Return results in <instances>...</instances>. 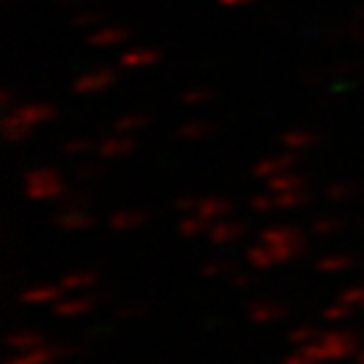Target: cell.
Listing matches in <instances>:
<instances>
[{"instance_id":"obj_4","label":"cell","mask_w":364,"mask_h":364,"mask_svg":"<svg viewBox=\"0 0 364 364\" xmlns=\"http://www.w3.org/2000/svg\"><path fill=\"white\" fill-rule=\"evenodd\" d=\"M84 351V346H41L36 351H25V353H9V359L3 364H54L60 359H68V356H76V353Z\"/></svg>"},{"instance_id":"obj_26","label":"cell","mask_w":364,"mask_h":364,"mask_svg":"<svg viewBox=\"0 0 364 364\" xmlns=\"http://www.w3.org/2000/svg\"><path fill=\"white\" fill-rule=\"evenodd\" d=\"M356 259L348 257V254H329V257H321V259H316V270L318 273H329V275H338V273H346V270H351Z\"/></svg>"},{"instance_id":"obj_3","label":"cell","mask_w":364,"mask_h":364,"mask_svg":"<svg viewBox=\"0 0 364 364\" xmlns=\"http://www.w3.org/2000/svg\"><path fill=\"white\" fill-rule=\"evenodd\" d=\"M68 183L57 168H33L25 173V197L33 203H60Z\"/></svg>"},{"instance_id":"obj_1","label":"cell","mask_w":364,"mask_h":364,"mask_svg":"<svg viewBox=\"0 0 364 364\" xmlns=\"http://www.w3.org/2000/svg\"><path fill=\"white\" fill-rule=\"evenodd\" d=\"M297 351H302L305 356H311V359L321 364L346 362L351 356H359L362 338H359V332H351V329H332V332H321L318 340H313V343L302 346Z\"/></svg>"},{"instance_id":"obj_21","label":"cell","mask_w":364,"mask_h":364,"mask_svg":"<svg viewBox=\"0 0 364 364\" xmlns=\"http://www.w3.org/2000/svg\"><path fill=\"white\" fill-rule=\"evenodd\" d=\"M246 262H248V267H254V270H273V267H278L275 254L270 251V246H264L262 240H257L254 246L246 248Z\"/></svg>"},{"instance_id":"obj_31","label":"cell","mask_w":364,"mask_h":364,"mask_svg":"<svg viewBox=\"0 0 364 364\" xmlns=\"http://www.w3.org/2000/svg\"><path fill=\"white\" fill-rule=\"evenodd\" d=\"M275 195V192H273ZM311 203V192H305V189H297V192H281V195H275V205L278 210H294V208H302V205H308Z\"/></svg>"},{"instance_id":"obj_43","label":"cell","mask_w":364,"mask_h":364,"mask_svg":"<svg viewBox=\"0 0 364 364\" xmlns=\"http://www.w3.org/2000/svg\"><path fill=\"white\" fill-rule=\"evenodd\" d=\"M197 208H200V197H178L176 200L178 213H197Z\"/></svg>"},{"instance_id":"obj_24","label":"cell","mask_w":364,"mask_h":364,"mask_svg":"<svg viewBox=\"0 0 364 364\" xmlns=\"http://www.w3.org/2000/svg\"><path fill=\"white\" fill-rule=\"evenodd\" d=\"M210 227H213V221H208L200 213H181L176 230H178L181 237H200V235H208Z\"/></svg>"},{"instance_id":"obj_22","label":"cell","mask_w":364,"mask_h":364,"mask_svg":"<svg viewBox=\"0 0 364 364\" xmlns=\"http://www.w3.org/2000/svg\"><path fill=\"white\" fill-rule=\"evenodd\" d=\"M267 183V192H275V195H281V192H297V189H305L308 186V176H302V173H281V176H275L270 178Z\"/></svg>"},{"instance_id":"obj_32","label":"cell","mask_w":364,"mask_h":364,"mask_svg":"<svg viewBox=\"0 0 364 364\" xmlns=\"http://www.w3.org/2000/svg\"><path fill=\"white\" fill-rule=\"evenodd\" d=\"M346 230V219L343 216H318L311 221V232L313 235H338Z\"/></svg>"},{"instance_id":"obj_8","label":"cell","mask_w":364,"mask_h":364,"mask_svg":"<svg viewBox=\"0 0 364 364\" xmlns=\"http://www.w3.org/2000/svg\"><path fill=\"white\" fill-rule=\"evenodd\" d=\"M100 294H81V297H63L54 305V316L57 318H81V316H90L97 305H100Z\"/></svg>"},{"instance_id":"obj_39","label":"cell","mask_w":364,"mask_h":364,"mask_svg":"<svg viewBox=\"0 0 364 364\" xmlns=\"http://www.w3.org/2000/svg\"><path fill=\"white\" fill-rule=\"evenodd\" d=\"M248 205H251V210H254V213H273V210H278L273 192H264V195H254Z\"/></svg>"},{"instance_id":"obj_45","label":"cell","mask_w":364,"mask_h":364,"mask_svg":"<svg viewBox=\"0 0 364 364\" xmlns=\"http://www.w3.org/2000/svg\"><path fill=\"white\" fill-rule=\"evenodd\" d=\"M105 335H111V326H105V324L84 329V340H100V338H105Z\"/></svg>"},{"instance_id":"obj_51","label":"cell","mask_w":364,"mask_h":364,"mask_svg":"<svg viewBox=\"0 0 364 364\" xmlns=\"http://www.w3.org/2000/svg\"><path fill=\"white\" fill-rule=\"evenodd\" d=\"M356 364H364V351H359V356H356Z\"/></svg>"},{"instance_id":"obj_35","label":"cell","mask_w":364,"mask_h":364,"mask_svg":"<svg viewBox=\"0 0 364 364\" xmlns=\"http://www.w3.org/2000/svg\"><path fill=\"white\" fill-rule=\"evenodd\" d=\"M149 313V305L146 302H127V305H119L114 311V318L117 321H138Z\"/></svg>"},{"instance_id":"obj_2","label":"cell","mask_w":364,"mask_h":364,"mask_svg":"<svg viewBox=\"0 0 364 364\" xmlns=\"http://www.w3.org/2000/svg\"><path fill=\"white\" fill-rule=\"evenodd\" d=\"M259 240L264 246H270L275 254L278 264H289V262L299 259L305 254V232L299 230L297 224H270L259 232Z\"/></svg>"},{"instance_id":"obj_7","label":"cell","mask_w":364,"mask_h":364,"mask_svg":"<svg viewBox=\"0 0 364 364\" xmlns=\"http://www.w3.org/2000/svg\"><path fill=\"white\" fill-rule=\"evenodd\" d=\"M132 38V30L127 25H100L87 36V46L92 49H114Z\"/></svg>"},{"instance_id":"obj_20","label":"cell","mask_w":364,"mask_h":364,"mask_svg":"<svg viewBox=\"0 0 364 364\" xmlns=\"http://www.w3.org/2000/svg\"><path fill=\"white\" fill-rule=\"evenodd\" d=\"M97 281H100V275L95 273V270H70V273L60 278V287L65 289L68 294L70 291H95Z\"/></svg>"},{"instance_id":"obj_28","label":"cell","mask_w":364,"mask_h":364,"mask_svg":"<svg viewBox=\"0 0 364 364\" xmlns=\"http://www.w3.org/2000/svg\"><path fill=\"white\" fill-rule=\"evenodd\" d=\"M237 270H240V267L230 259H210L200 267V275H203V278H208V281H216V278H227V281H230Z\"/></svg>"},{"instance_id":"obj_27","label":"cell","mask_w":364,"mask_h":364,"mask_svg":"<svg viewBox=\"0 0 364 364\" xmlns=\"http://www.w3.org/2000/svg\"><path fill=\"white\" fill-rule=\"evenodd\" d=\"M151 124V117L149 114H141V111H132V114H122V117L114 122V132H124V135H132V132H141Z\"/></svg>"},{"instance_id":"obj_11","label":"cell","mask_w":364,"mask_h":364,"mask_svg":"<svg viewBox=\"0 0 364 364\" xmlns=\"http://www.w3.org/2000/svg\"><path fill=\"white\" fill-rule=\"evenodd\" d=\"M52 224L63 232H87L95 227V216L84 208H60L52 216Z\"/></svg>"},{"instance_id":"obj_33","label":"cell","mask_w":364,"mask_h":364,"mask_svg":"<svg viewBox=\"0 0 364 364\" xmlns=\"http://www.w3.org/2000/svg\"><path fill=\"white\" fill-rule=\"evenodd\" d=\"M73 176H76L81 183H95V181H100V178H105V165L97 162V159H87V162L78 165Z\"/></svg>"},{"instance_id":"obj_13","label":"cell","mask_w":364,"mask_h":364,"mask_svg":"<svg viewBox=\"0 0 364 364\" xmlns=\"http://www.w3.org/2000/svg\"><path fill=\"white\" fill-rule=\"evenodd\" d=\"M162 60L159 49H149V46H132L127 52L119 54V68L122 70H141V68H151Z\"/></svg>"},{"instance_id":"obj_6","label":"cell","mask_w":364,"mask_h":364,"mask_svg":"<svg viewBox=\"0 0 364 364\" xmlns=\"http://www.w3.org/2000/svg\"><path fill=\"white\" fill-rule=\"evenodd\" d=\"M117 84V70L114 68H95V70H87L76 76L73 81V92L76 95H97V92L108 90Z\"/></svg>"},{"instance_id":"obj_49","label":"cell","mask_w":364,"mask_h":364,"mask_svg":"<svg viewBox=\"0 0 364 364\" xmlns=\"http://www.w3.org/2000/svg\"><path fill=\"white\" fill-rule=\"evenodd\" d=\"M54 3H57L60 9H78L84 0H54Z\"/></svg>"},{"instance_id":"obj_18","label":"cell","mask_w":364,"mask_h":364,"mask_svg":"<svg viewBox=\"0 0 364 364\" xmlns=\"http://www.w3.org/2000/svg\"><path fill=\"white\" fill-rule=\"evenodd\" d=\"M281 146L287 149V151H294V154H302V151H308L313 146H318L321 141V135L313 130H287L281 132Z\"/></svg>"},{"instance_id":"obj_29","label":"cell","mask_w":364,"mask_h":364,"mask_svg":"<svg viewBox=\"0 0 364 364\" xmlns=\"http://www.w3.org/2000/svg\"><path fill=\"white\" fill-rule=\"evenodd\" d=\"M30 135H33V127L22 124V122L14 119L11 114L3 117V138H6L9 144H25Z\"/></svg>"},{"instance_id":"obj_46","label":"cell","mask_w":364,"mask_h":364,"mask_svg":"<svg viewBox=\"0 0 364 364\" xmlns=\"http://www.w3.org/2000/svg\"><path fill=\"white\" fill-rule=\"evenodd\" d=\"M281 364H321V362H316V359H311V356H305L302 351H297V353H289L287 359Z\"/></svg>"},{"instance_id":"obj_30","label":"cell","mask_w":364,"mask_h":364,"mask_svg":"<svg viewBox=\"0 0 364 364\" xmlns=\"http://www.w3.org/2000/svg\"><path fill=\"white\" fill-rule=\"evenodd\" d=\"M70 25L76 30H95V27L105 25V11L103 9H78V14L70 19Z\"/></svg>"},{"instance_id":"obj_36","label":"cell","mask_w":364,"mask_h":364,"mask_svg":"<svg viewBox=\"0 0 364 364\" xmlns=\"http://www.w3.org/2000/svg\"><path fill=\"white\" fill-rule=\"evenodd\" d=\"M356 311V308H351L348 302H343V299H338V302H332V305H326L324 311H321V318L324 321H329V324H338V321H346L351 313Z\"/></svg>"},{"instance_id":"obj_12","label":"cell","mask_w":364,"mask_h":364,"mask_svg":"<svg viewBox=\"0 0 364 364\" xmlns=\"http://www.w3.org/2000/svg\"><path fill=\"white\" fill-rule=\"evenodd\" d=\"M135 151V138L132 135H124V132H114V135H108L103 138L97 149H95V154L97 159H122V156H127Z\"/></svg>"},{"instance_id":"obj_19","label":"cell","mask_w":364,"mask_h":364,"mask_svg":"<svg viewBox=\"0 0 364 364\" xmlns=\"http://www.w3.org/2000/svg\"><path fill=\"white\" fill-rule=\"evenodd\" d=\"M232 210H235V203L230 197H200L197 213L205 216L208 221H221V219H230Z\"/></svg>"},{"instance_id":"obj_17","label":"cell","mask_w":364,"mask_h":364,"mask_svg":"<svg viewBox=\"0 0 364 364\" xmlns=\"http://www.w3.org/2000/svg\"><path fill=\"white\" fill-rule=\"evenodd\" d=\"M146 224H149V213L138 208H124L108 216V227L114 232H135V230H144Z\"/></svg>"},{"instance_id":"obj_15","label":"cell","mask_w":364,"mask_h":364,"mask_svg":"<svg viewBox=\"0 0 364 364\" xmlns=\"http://www.w3.org/2000/svg\"><path fill=\"white\" fill-rule=\"evenodd\" d=\"M41 346H46V335L38 329H14L6 335V348L9 353H25L36 351Z\"/></svg>"},{"instance_id":"obj_42","label":"cell","mask_w":364,"mask_h":364,"mask_svg":"<svg viewBox=\"0 0 364 364\" xmlns=\"http://www.w3.org/2000/svg\"><path fill=\"white\" fill-rule=\"evenodd\" d=\"M230 287H232V289H240V291H243V289H251V287H254V275H251V273H243V270H237V273H235L232 278H230Z\"/></svg>"},{"instance_id":"obj_9","label":"cell","mask_w":364,"mask_h":364,"mask_svg":"<svg viewBox=\"0 0 364 364\" xmlns=\"http://www.w3.org/2000/svg\"><path fill=\"white\" fill-rule=\"evenodd\" d=\"M294 162H297V154H294V151L270 154V156H264V159H259V162L251 168V176L259 178V181H270L275 176H281V173H287V170L294 168Z\"/></svg>"},{"instance_id":"obj_44","label":"cell","mask_w":364,"mask_h":364,"mask_svg":"<svg viewBox=\"0 0 364 364\" xmlns=\"http://www.w3.org/2000/svg\"><path fill=\"white\" fill-rule=\"evenodd\" d=\"M343 36L351 38L353 43H364V22H356V19H353L351 25L343 30Z\"/></svg>"},{"instance_id":"obj_41","label":"cell","mask_w":364,"mask_h":364,"mask_svg":"<svg viewBox=\"0 0 364 364\" xmlns=\"http://www.w3.org/2000/svg\"><path fill=\"white\" fill-rule=\"evenodd\" d=\"M338 299L348 302L351 308H359V311H364V287H348V289H343Z\"/></svg>"},{"instance_id":"obj_52","label":"cell","mask_w":364,"mask_h":364,"mask_svg":"<svg viewBox=\"0 0 364 364\" xmlns=\"http://www.w3.org/2000/svg\"><path fill=\"white\" fill-rule=\"evenodd\" d=\"M362 230H364V224H362Z\"/></svg>"},{"instance_id":"obj_10","label":"cell","mask_w":364,"mask_h":364,"mask_svg":"<svg viewBox=\"0 0 364 364\" xmlns=\"http://www.w3.org/2000/svg\"><path fill=\"white\" fill-rule=\"evenodd\" d=\"M289 308L284 302H275V299H257V302H251L248 305V321L251 324H259V326H267V324H275V321H281V318H287Z\"/></svg>"},{"instance_id":"obj_34","label":"cell","mask_w":364,"mask_h":364,"mask_svg":"<svg viewBox=\"0 0 364 364\" xmlns=\"http://www.w3.org/2000/svg\"><path fill=\"white\" fill-rule=\"evenodd\" d=\"M97 144L90 141V138H84V135H78V138H70L63 144V154L70 156V159H81V156H87L90 151H95Z\"/></svg>"},{"instance_id":"obj_37","label":"cell","mask_w":364,"mask_h":364,"mask_svg":"<svg viewBox=\"0 0 364 364\" xmlns=\"http://www.w3.org/2000/svg\"><path fill=\"white\" fill-rule=\"evenodd\" d=\"M210 100H216V90H210V87H195V90H186L181 95L183 105H205Z\"/></svg>"},{"instance_id":"obj_25","label":"cell","mask_w":364,"mask_h":364,"mask_svg":"<svg viewBox=\"0 0 364 364\" xmlns=\"http://www.w3.org/2000/svg\"><path fill=\"white\" fill-rule=\"evenodd\" d=\"M324 197H326V203H332V205L353 203V200L359 197V186L351 183V181H335L324 189Z\"/></svg>"},{"instance_id":"obj_47","label":"cell","mask_w":364,"mask_h":364,"mask_svg":"<svg viewBox=\"0 0 364 364\" xmlns=\"http://www.w3.org/2000/svg\"><path fill=\"white\" fill-rule=\"evenodd\" d=\"M221 9H246V6H251L254 0H216Z\"/></svg>"},{"instance_id":"obj_23","label":"cell","mask_w":364,"mask_h":364,"mask_svg":"<svg viewBox=\"0 0 364 364\" xmlns=\"http://www.w3.org/2000/svg\"><path fill=\"white\" fill-rule=\"evenodd\" d=\"M213 124L205 122V119H189V122H183L181 127H178V138L186 141V144H197V141H205L213 135Z\"/></svg>"},{"instance_id":"obj_14","label":"cell","mask_w":364,"mask_h":364,"mask_svg":"<svg viewBox=\"0 0 364 364\" xmlns=\"http://www.w3.org/2000/svg\"><path fill=\"white\" fill-rule=\"evenodd\" d=\"M246 235V224L235 219H221L213 221V227L208 230L210 246H232L235 240H240Z\"/></svg>"},{"instance_id":"obj_16","label":"cell","mask_w":364,"mask_h":364,"mask_svg":"<svg viewBox=\"0 0 364 364\" xmlns=\"http://www.w3.org/2000/svg\"><path fill=\"white\" fill-rule=\"evenodd\" d=\"M68 291L60 287V281L57 284H38V287H27L19 299L25 302V305H57L60 299L65 297Z\"/></svg>"},{"instance_id":"obj_40","label":"cell","mask_w":364,"mask_h":364,"mask_svg":"<svg viewBox=\"0 0 364 364\" xmlns=\"http://www.w3.org/2000/svg\"><path fill=\"white\" fill-rule=\"evenodd\" d=\"M90 203H92V197L87 195V192H81V189H78V192H70V189H68V195L60 200V208H84V205H90Z\"/></svg>"},{"instance_id":"obj_5","label":"cell","mask_w":364,"mask_h":364,"mask_svg":"<svg viewBox=\"0 0 364 364\" xmlns=\"http://www.w3.org/2000/svg\"><path fill=\"white\" fill-rule=\"evenodd\" d=\"M6 114H11L14 119H19L22 124L27 127H41V124H49L54 122L57 117V108L52 103H43V100H30V103H19L14 111H6Z\"/></svg>"},{"instance_id":"obj_48","label":"cell","mask_w":364,"mask_h":364,"mask_svg":"<svg viewBox=\"0 0 364 364\" xmlns=\"http://www.w3.org/2000/svg\"><path fill=\"white\" fill-rule=\"evenodd\" d=\"M0 103H3V111H14V92L11 90H3L0 92Z\"/></svg>"},{"instance_id":"obj_50","label":"cell","mask_w":364,"mask_h":364,"mask_svg":"<svg viewBox=\"0 0 364 364\" xmlns=\"http://www.w3.org/2000/svg\"><path fill=\"white\" fill-rule=\"evenodd\" d=\"M353 19H356V22H364V6H359V9L353 11Z\"/></svg>"},{"instance_id":"obj_38","label":"cell","mask_w":364,"mask_h":364,"mask_svg":"<svg viewBox=\"0 0 364 364\" xmlns=\"http://www.w3.org/2000/svg\"><path fill=\"white\" fill-rule=\"evenodd\" d=\"M318 335H321V332H318L316 326H308V324L294 326V329L289 332V343L297 346V348H302V346H308V343H313V340H318Z\"/></svg>"}]
</instances>
